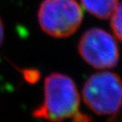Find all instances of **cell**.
<instances>
[{
	"label": "cell",
	"mask_w": 122,
	"mask_h": 122,
	"mask_svg": "<svg viewBox=\"0 0 122 122\" xmlns=\"http://www.w3.org/2000/svg\"><path fill=\"white\" fill-rule=\"evenodd\" d=\"M80 97L76 84L69 76L53 73L44 81V99L33 111V116L51 122L73 119L74 122H90L79 111Z\"/></svg>",
	"instance_id": "obj_1"
},
{
	"label": "cell",
	"mask_w": 122,
	"mask_h": 122,
	"mask_svg": "<svg viewBox=\"0 0 122 122\" xmlns=\"http://www.w3.org/2000/svg\"><path fill=\"white\" fill-rule=\"evenodd\" d=\"M82 97L94 113L111 115L122 107V80L109 71L92 75L84 84Z\"/></svg>",
	"instance_id": "obj_2"
},
{
	"label": "cell",
	"mask_w": 122,
	"mask_h": 122,
	"mask_svg": "<svg viewBox=\"0 0 122 122\" xmlns=\"http://www.w3.org/2000/svg\"><path fill=\"white\" fill-rule=\"evenodd\" d=\"M37 17L44 32L53 37L64 38L78 30L83 12L76 0H44Z\"/></svg>",
	"instance_id": "obj_3"
},
{
	"label": "cell",
	"mask_w": 122,
	"mask_h": 122,
	"mask_svg": "<svg viewBox=\"0 0 122 122\" xmlns=\"http://www.w3.org/2000/svg\"><path fill=\"white\" fill-rule=\"evenodd\" d=\"M78 51L82 59L95 69H111L118 65V44L109 33L102 29H88L79 42Z\"/></svg>",
	"instance_id": "obj_4"
},
{
	"label": "cell",
	"mask_w": 122,
	"mask_h": 122,
	"mask_svg": "<svg viewBox=\"0 0 122 122\" xmlns=\"http://www.w3.org/2000/svg\"><path fill=\"white\" fill-rule=\"evenodd\" d=\"M81 4L90 14L100 19L110 17L119 0H81Z\"/></svg>",
	"instance_id": "obj_5"
},
{
	"label": "cell",
	"mask_w": 122,
	"mask_h": 122,
	"mask_svg": "<svg viewBox=\"0 0 122 122\" xmlns=\"http://www.w3.org/2000/svg\"><path fill=\"white\" fill-rule=\"evenodd\" d=\"M110 17V25L113 32L119 40L122 42V3L118 4Z\"/></svg>",
	"instance_id": "obj_6"
},
{
	"label": "cell",
	"mask_w": 122,
	"mask_h": 122,
	"mask_svg": "<svg viewBox=\"0 0 122 122\" xmlns=\"http://www.w3.org/2000/svg\"><path fill=\"white\" fill-rule=\"evenodd\" d=\"M4 39V26L2 20L0 19V46L2 45Z\"/></svg>",
	"instance_id": "obj_7"
}]
</instances>
